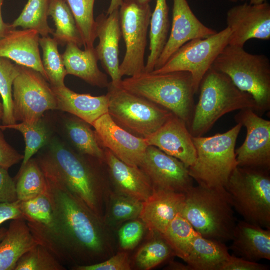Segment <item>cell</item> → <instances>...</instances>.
Segmentation results:
<instances>
[{
	"mask_svg": "<svg viewBox=\"0 0 270 270\" xmlns=\"http://www.w3.org/2000/svg\"><path fill=\"white\" fill-rule=\"evenodd\" d=\"M62 57L68 74L77 76L94 86H108V76L98 66L99 60L94 47L82 50L77 44L68 43Z\"/></svg>",
	"mask_w": 270,
	"mask_h": 270,
	"instance_id": "cell-25",
	"label": "cell"
},
{
	"mask_svg": "<svg viewBox=\"0 0 270 270\" xmlns=\"http://www.w3.org/2000/svg\"><path fill=\"white\" fill-rule=\"evenodd\" d=\"M130 262L126 252H120L108 260L96 264L78 266L72 268L74 270H130Z\"/></svg>",
	"mask_w": 270,
	"mask_h": 270,
	"instance_id": "cell-43",
	"label": "cell"
},
{
	"mask_svg": "<svg viewBox=\"0 0 270 270\" xmlns=\"http://www.w3.org/2000/svg\"><path fill=\"white\" fill-rule=\"evenodd\" d=\"M172 22L170 34L154 70L162 66L169 58L186 42L205 38L217 32L204 24L194 15L186 0H173Z\"/></svg>",
	"mask_w": 270,
	"mask_h": 270,
	"instance_id": "cell-17",
	"label": "cell"
},
{
	"mask_svg": "<svg viewBox=\"0 0 270 270\" xmlns=\"http://www.w3.org/2000/svg\"><path fill=\"white\" fill-rule=\"evenodd\" d=\"M143 202L117 192L112 194L105 222L116 224L139 218Z\"/></svg>",
	"mask_w": 270,
	"mask_h": 270,
	"instance_id": "cell-38",
	"label": "cell"
},
{
	"mask_svg": "<svg viewBox=\"0 0 270 270\" xmlns=\"http://www.w3.org/2000/svg\"><path fill=\"white\" fill-rule=\"evenodd\" d=\"M50 0H28L20 16L12 24L16 28L36 31L42 37L54 32L48 22Z\"/></svg>",
	"mask_w": 270,
	"mask_h": 270,
	"instance_id": "cell-33",
	"label": "cell"
},
{
	"mask_svg": "<svg viewBox=\"0 0 270 270\" xmlns=\"http://www.w3.org/2000/svg\"><path fill=\"white\" fill-rule=\"evenodd\" d=\"M102 146L126 164L140 166L148 145L144 138L135 136L117 124L108 112L92 126Z\"/></svg>",
	"mask_w": 270,
	"mask_h": 270,
	"instance_id": "cell-16",
	"label": "cell"
},
{
	"mask_svg": "<svg viewBox=\"0 0 270 270\" xmlns=\"http://www.w3.org/2000/svg\"><path fill=\"white\" fill-rule=\"evenodd\" d=\"M20 200L13 202L0 203V226L4 222L18 219L25 220V216L20 209Z\"/></svg>",
	"mask_w": 270,
	"mask_h": 270,
	"instance_id": "cell-47",
	"label": "cell"
},
{
	"mask_svg": "<svg viewBox=\"0 0 270 270\" xmlns=\"http://www.w3.org/2000/svg\"><path fill=\"white\" fill-rule=\"evenodd\" d=\"M132 220L124 224L118 232L121 248L126 250L136 247L141 240L146 226L140 220Z\"/></svg>",
	"mask_w": 270,
	"mask_h": 270,
	"instance_id": "cell-42",
	"label": "cell"
},
{
	"mask_svg": "<svg viewBox=\"0 0 270 270\" xmlns=\"http://www.w3.org/2000/svg\"><path fill=\"white\" fill-rule=\"evenodd\" d=\"M251 4H260L266 2V0H248Z\"/></svg>",
	"mask_w": 270,
	"mask_h": 270,
	"instance_id": "cell-52",
	"label": "cell"
},
{
	"mask_svg": "<svg viewBox=\"0 0 270 270\" xmlns=\"http://www.w3.org/2000/svg\"><path fill=\"white\" fill-rule=\"evenodd\" d=\"M75 19L84 49L94 48L97 38L94 18L96 0H65Z\"/></svg>",
	"mask_w": 270,
	"mask_h": 270,
	"instance_id": "cell-34",
	"label": "cell"
},
{
	"mask_svg": "<svg viewBox=\"0 0 270 270\" xmlns=\"http://www.w3.org/2000/svg\"><path fill=\"white\" fill-rule=\"evenodd\" d=\"M14 180L19 200H28L46 192V178L36 158H31L20 170Z\"/></svg>",
	"mask_w": 270,
	"mask_h": 270,
	"instance_id": "cell-32",
	"label": "cell"
},
{
	"mask_svg": "<svg viewBox=\"0 0 270 270\" xmlns=\"http://www.w3.org/2000/svg\"><path fill=\"white\" fill-rule=\"evenodd\" d=\"M148 146L156 147L188 168L194 164L196 149L186 123L173 114L155 132L144 138Z\"/></svg>",
	"mask_w": 270,
	"mask_h": 270,
	"instance_id": "cell-18",
	"label": "cell"
},
{
	"mask_svg": "<svg viewBox=\"0 0 270 270\" xmlns=\"http://www.w3.org/2000/svg\"><path fill=\"white\" fill-rule=\"evenodd\" d=\"M56 96L58 110L68 112L90 126L108 112V94L98 96L78 94L66 86L52 87Z\"/></svg>",
	"mask_w": 270,
	"mask_h": 270,
	"instance_id": "cell-23",
	"label": "cell"
},
{
	"mask_svg": "<svg viewBox=\"0 0 270 270\" xmlns=\"http://www.w3.org/2000/svg\"><path fill=\"white\" fill-rule=\"evenodd\" d=\"M230 36L231 30L226 27L208 38L192 40L176 50L162 66L152 72H188L191 74L196 94L204 76L228 44Z\"/></svg>",
	"mask_w": 270,
	"mask_h": 270,
	"instance_id": "cell-10",
	"label": "cell"
},
{
	"mask_svg": "<svg viewBox=\"0 0 270 270\" xmlns=\"http://www.w3.org/2000/svg\"><path fill=\"white\" fill-rule=\"evenodd\" d=\"M229 1L232 2H237L238 0H228Z\"/></svg>",
	"mask_w": 270,
	"mask_h": 270,
	"instance_id": "cell-54",
	"label": "cell"
},
{
	"mask_svg": "<svg viewBox=\"0 0 270 270\" xmlns=\"http://www.w3.org/2000/svg\"><path fill=\"white\" fill-rule=\"evenodd\" d=\"M20 72V66L10 60L0 57V95L2 100L4 114L2 125L16 124L13 114L12 86Z\"/></svg>",
	"mask_w": 270,
	"mask_h": 270,
	"instance_id": "cell-37",
	"label": "cell"
},
{
	"mask_svg": "<svg viewBox=\"0 0 270 270\" xmlns=\"http://www.w3.org/2000/svg\"><path fill=\"white\" fill-rule=\"evenodd\" d=\"M199 235L192 224L179 213L170 222L162 236L174 255L185 262L196 238Z\"/></svg>",
	"mask_w": 270,
	"mask_h": 270,
	"instance_id": "cell-31",
	"label": "cell"
},
{
	"mask_svg": "<svg viewBox=\"0 0 270 270\" xmlns=\"http://www.w3.org/2000/svg\"><path fill=\"white\" fill-rule=\"evenodd\" d=\"M185 196L180 214L200 236L224 243L232 240L237 222L224 187L198 184Z\"/></svg>",
	"mask_w": 270,
	"mask_h": 270,
	"instance_id": "cell-3",
	"label": "cell"
},
{
	"mask_svg": "<svg viewBox=\"0 0 270 270\" xmlns=\"http://www.w3.org/2000/svg\"><path fill=\"white\" fill-rule=\"evenodd\" d=\"M108 114L120 126L143 138L158 130L174 114L168 110L110 82Z\"/></svg>",
	"mask_w": 270,
	"mask_h": 270,
	"instance_id": "cell-9",
	"label": "cell"
},
{
	"mask_svg": "<svg viewBox=\"0 0 270 270\" xmlns=\"http://www.w3.org/2000/svg\"><path fill=\"white\" fill-rule=\"evenodd\" d=\"M104 151L105 162L116 192L146 201L152 194L154 188L145 173L139 166L124 162L108 150Z\"/></svg>",
	"mask_w": 270,
	"mask_h": 270,
	"instance_id": "cell-22",
	"label": "cell"
},
{
	"mask_svg": "<svg viewBox=\"0 0 270 270\" xmlns=\"http://www.w3.org/2000/svg\"><path fill=\"white\" fill-rule=\"evenodd\" d=\"M66 268L45 246L38 244L18 260L14 270H66Z\"/></svg>",
	"mask_w": 270,
	"mask_h": 270,
	"instance_id": "cell-40",
	"label": "cell"
},
{
	"mask_svg": "<svg viewBox=\"0 0 270 270\" xmlns=\"http://www.w3.org/2000/svg\"><path fill=\"white\" fill-rule=\"evenodd\" d=\"M140 168L154 189L186 194L194 186L184 164L154 146H148Z\"/></svg>",
	"mask_w": 270,
	"mask_h": 270,
	"instance_id": "cell-14",
	"label": "cell"
},
{
	"mask_svg": "<svg viewBox=\"0 0 270 270\" xmlns=\"http://www.w3.org/2000/svg\"><path fill=\"white\" fill-rule=\"evenodd\" d=\"M242 127L238 123L224 134L209 137L192 136L196 158L188 171L198 185L224 187L238 166L236 145Z\"/></svg>",
	"mask_w": 270,
	"mask_h": 270,
	"instance_id": "cell-7",
	"label": "cell"
},
{
	"mask_svg": "<svg viewBox=\"0 0 270 270\" xmlns=\"http://www.w3.org/2000/svg\"><path fill=\"white\" fill-rule=\"evenodd\" d=\"M124 2L134 3L140 5L149 4L152 0H123Z\"/></svg>",
	"mask_w": 270,
	"mask_h": 270,
	"instance_id": "cell-50",
	"label": "cell"
},
{
	"mask_svg": "<svg viewBox=\"0 0 270 270\" xmlns=\"http://www.w3.org/2000/svg\"><path fill=\"white\" fill-rule=\"evenodd\" d=\"M230 256L224 242L199 235L185 262L190 270H222Z\"/></svg>",
	"mask_w": 270,
	"mask_h": 270,
	"instance_id": "cell-27",
	"label": "cell"
},
{
	"mask_svg": "<svg viewBox=\"0 0 270 270\" xmlns=\"http://www.w3.org/2000/svg\"><path fill=\"white\" fill-rule=\"evenodd\" d=\"M8 170L0 166V203L18 200L15 180L9 174Z\"/></svg>",
	"mask_w": 270,
	"mask_h": 270,
	"instance_id": "cell-44",
	"label": "cell"
},
{
	"mask_svg": "<svg viewBox=\"0 0 270 270\" xmlns=\"http://www.w3.org/2000/svg\"><path fill=\"white\" fill-rule=\"evenodd\" d=\"M40 36L32 30H12L0 40V57L36 70L48 81L40 54Z\"/></svg>",
	"mask_w": 270,
	"mask_h": 270,
	"instance_id": "cell-21",
	"label": "cell"
},
{
	"mask_svg": "<svg viewBox=\"0 0 270 270\" xmlns=\"http://www.w3.org/2000/svg\"><path fill=\"white\" fill-rule=\"evenodd\" d=\"M38 244L26 220H12L0 242V270H14L20 258Z\"/></svg>",
	"mask_w": 270,
	"mask_h": 270,
	"instance_id": "cell-26",
	"label": "cell"
},
{
	"mask_svg": "<svg viewBox=\"0 0 270 270\" xmlns=\"http://www.w3.org/2000/svg\"><path fill=\"white\" fill-rule=\"evenodd\" d=\"M7 230L8 229L4 228H0V242L2 240L4 237L6 233Z\"/></svg>",
	"mask_w": 270,
	"mask_h": 270,
	"instance_id": "cell-51",
	"label": "cell"
},
{
	"mask_svg": "<svg viewBox=\"0 0 270 270\" xmlns=\"http://www.w3.org/2000/svg\"><path fill=\"white\" fill-rule=\"evenodd\" d=\"M169 8L166 0H156L150 24V54L145 72L154 70L156 62L166 44L170 28Z\"/></svg>",
	"mask_w": 270,
	"mask_h": 270,
	"instance_id": "cell-28",
	"label": "cell"
},
{
	"mask_svg": "<svg viewBox=\"0 0 270 270\" xmlns=\"http://www.w3.org/2000/svg\"><path fill=\"white\" fill-rule=\"evenodd\" d=\"M96 22L99 42L95 48L98 60L111 78V84L120 86L122 77L120 72V42L122 35L119 10L110 14H100Z\"/></svg>",
	"mask_w": 270,
	"mask_h": 270,
	"instance_id": "cell-19",
	"label": "cell"
},
{
	"mask_svg": "<svg viewBox=\"0 0 270 270\" xmlns=\"http://www.w3.org/2000/svg\"><path fill=\"white\" fill-rule=\"evenodd\" d=\"M152 12L149 4L123 2L119 9L122 35L126 53L120 65L122 76H136L145 72V52Z\"/></svg>",
	"mask_w": 270,
	"mask_h": 270,
	"instance_id": "cell-12",
	"label": "cell"
},
{
	"mask_svg": "<svg viewBox=\"0 0 270 270\" xmlns=\"http://www.w3.org/2000/svg\"><path fill=\"white\" fill-rule=\"evenodd\" d=\"M270 172L237 166L224 188L234 209L244 220L270 229Z\"/></svg>",
	"mask_w": 270,
	"mask_h": 270,
	"instance_id": "cell-8",
	"label": "cell"
},
{
	"mask_svg": "<svg viewBox=\"0 0 270 270\" xmlns=\"http://www.w3.org/2000/svg\"><path fill=\"white\" fill-rule=\"evenodd\" d=\"M3 131L0 128V166L9 169L22 160L24 155L8 144L4 138Z\"/></svg>",
	"mask_w": 270,
	"mask_h": 270,
	"instance_id": "cell-45",
	"label": "cell"
},
{
	"mask_svg": "<svg viewBox=\"0 0 270 270\" xmlns=\"http://www.w3.org/2000/svg\"><path fill=\"white\" fill-rule=\"evenodd\" d=\"M231 248L240 258L258 262L270 260V229L244 220L237 222Z\"/></svg>",
	"mask_w": 270,
	"mask_h": 270,
	"instance_id": "cell-24",
	"label": "cell"
},
{
	"mask_svg": "<svg viewBox=\"0 0 270 270\" xmlns=\"http://www.w3.org/2000/svg\"><path fill=\"white\" fill-rule=\"evenodd\" d=\"M39 42L43 52V66L50 86H64V79L68 74L62 55L58 52V44L55 40L49 36L40 38Z\"/></svg>",
	"mask_w": 270,
	"mask_h": 270,
	"instance_id": "cell-36",
	"label": "cell"
},
{
	"mask_svg": "<svg viewBox=\"0 0 270 270\" xmlns=\"http://www.w3.org/2000/svg\"><path fill=\"white\" fill-rule=\"evenodd\" d=\"M123 2V0H111L106 14H110L116 10H119Z\"/></svg>",
	"mask_w": 270,
	"mask_h": 270,
	"instance_id": "cell-49",
	"label": "cell"
},
{
	"mask_svg": "<svg viewBox=\"0 0 270 270\" xmlns=\"http://www.w3.org/2000/svg\"><path fill=\"white\" fill-rule=\"evenodd\" d=\"M214 70L228 76L240 90L250 94L262 115L270 109V60L264 54L248 52L228 44L214 62Z\"/></svg>",
	"mask_w": 270,
	"mask_h": 270,
	"instance_id": "cell-6",
	"label": "cell"
},
{
	"mask_svg": "<svg viewBox=\"0 0 270 270\" xmlns=\"http://www.w3.org/2000/svg\"><path fill=\"white\" fill-rule=\"evenodd\" d=\"M157 236L142 246L135 258L136 266L143 270H151L174 255L168 242L162 235Z\"/></svg>",
	"mask_w": 270,
	"mask_h": 270,
	"instance_id": "cell-39",
	"label": "cell"
},
{
	"mask_svg": "<svg viewBox=\"0 0 270 270\" xmlns=\"http://www.w3.org/2000/svg\"><path fill=\"white\" fill-rule=\"evenodd\" d=\"M20 209L26 222L44 226H49L52 222V206L46 194L28 200L21 201Z\"/></svg>",
	"mask_w": 270,
	"mask_h": 270,
	"instance_id": "cell-41",
	"label": "cell"
},
{
	"mask_svg": "<svg viewBox=\"0 0 270 270\" xmlns=\"http://www.w3.org/2000/svg\"><path fill=\"white\" fill-rule=\"evenodd\" d=\"M199 91L198 102L188 128L192 136H203L220 118L229 112L244 109L256 112L257 106L253 98L239 90L226 74L212 67L204 76Z\"/></svg>",
	"mask_w": 270,
	"mask_h": 270,
	"instance_id": "cell-4",
	"label": "cell"
},
{
	"mask_svg": "<svg viewBox=\"0 0 270 270\" xmlns=\"http://www.w3.org/2000/svg\"><path fill=\"white\" fill-rule=\"evenodd\" d=\"M0 128L3 130H15L24 136L26 148L20 170L23 168L32 156L49 142L48 131L42 120L34 124L16 122L8 126L2 124L0 125Z\"/></svg>",
	"mask_w": 270,
	"mask_h": 270,
	"instance_id": "cell-35",
	"label": "cell"
},
{
	"mask_svg": "<svg viewBox=\"0 0 270 270\" xmlns=\"http://www.w3.org/2000/svg\"><path fill=\"white\" fill-rule=\"evenodd\" d=\"M46 180L52 220L49 226L27 222L33 236L64 266L100 262L108 242L102 218L64 186Z\"/></svg>",
	"mask_w": 270,
	"mask_h": 270,
	"instance_id": "cell-1",
	"label": "cell"
},
{
	"mask_svg": "<svg viewBox=\"0 0 270 270\" xmlns=\"http://www.w3.org/2000/svg\"><path fill=\"white\" fill-rule=\"evenodd\" d=\"M4 0H0V40L7 36L11 31L16 28L12 24L6 23L2 16V6Z\"/></svg>",
	"mask_w": 270,
	"mask_h": 270,
	"instance_id": "cell-48",
	"label": "cell"
},
{
	"mask_svg": "<svg viewBox=\"0 0 270 270\" xmlns=\"http://www.w3.org/2000/svg\"><path fill=\"white\" fill-rule=\"evenodd\" d=\"M4 114V108L2 103L0 102V122L2 120Z\"/></svg>",
	"mask_w": 270,
	"mask_h": 270,
	"instance_id": "cell-53",
	"label": "cell"
},
{
	"mask_svg": "<svg viewBox=\"0 0 270 270\" xmlns=\"http://www.w3.org/2000/svg\"><path fill=\"white\" fill-rule=\"evenodd\" d=\"M235 120L246 129L245 141L236 149L238 166L270 170V121L251 109L240 110Z\"/></svg>",
	"mask_w": 270,
	"mask_h": 270,
	"instance_id": "cell-13",
	"label": "cell"
},
{
	"mask_svg": "<svg viewBox=\"0 0 270 270\" xmlns=\"http://www.w3.org/2000/svg\"><path fill=\"white\" fill-rule=\"evenodd\" d=\"M19 66L20 72L12 86L14 117L16 122L36 124L45 112L58 110L56 96L40 72Z\"/></svg>",
	"mask_w": 270,
	"mask_h": 270,
	"instance_id": "cell-11",
	"label": "cell"
},
{
	"mask_svg": "<svg viewBox=\"0 0 270 270\" xmlns=\"http://www.w3.org/2000/svg\"><path fill=\"white\" fill-rule=\"evenodd\" d=\"M120 86L168 110L188 128L196 105V93L189 72H144L122 80Z\"/></svg>",
	"mask_w": 270,
	"mask_h": 270,
	"instance_id": "cell-5",
	"label": "cell"
},
{
	"mask_svg": "<svg viewBox=\"0 0 270 270\" xmlns=\"http://www.w3.org/2000/svg\"><path fill=\"white\" fill-rule=\"evenodd\" d=\"M226 24L231 30L229 45L244 48L250 40L270 39V6L245 3L229 10Z\"/></svg>",
	"mask_w": 270,
	"mask_h": 270,
	"instance_id": "cell-15",
	"label": "cell"
},
{
	"mask_svg": "<svg viewBox=\"0 0 270 270\" xmlns=\"http://www.w3.org/2000/svg\"><path fill=\"white\" fill-rule=\"evenodd\" d=\"M84 156L53 140L36 159L46 178L64 186L102 218L103 184L94 158Z\"/></svg>",
	"mask_w": 270,
	"mask_h": 270,
	"instance_id": "cell-2",
	"label": "cell"
},
{
	"mask_svg": "<svg viewBox=\"0 0 270 270\" xmlns=\"http://www.w3.org/2000/svg\"><path fill=\"white\" fill-rule=\"evenodd\" d=\"M185 194L154 189L143 202L139 218L154 234L162 235L170 222L180 213Z\"/></svg>",
	"mask_w": 270,
	"mask_h": 270,
	"instance_id": "cell-20",
	"label": "cell"
},
{
	"mask_svg": "<svg viewBox=\"0 0 270 270\" xmlns=\"http://www.w3.org/2000/svg\"><path fill=\"white\" fill-rule=\"evenodd\" d=\"M48 16L54 22L56 30L53 38L58 44L64 46L74 43L80 48L84 46L75 19L65 0H50Z\"/></svg>",
	"mask_w": 270,
	"mask_h": 270,
	"instance_id": "cell-29",
	"label": "cell"
},
{
	"mask_svg": "<svg viewBox=\"0 0 270 270\" xmlns=\"http://www.w3.org/2000/svg\"><path fill=\"white\" fill-rule=\"evenodd\" d=\"M90 125L76 117L68 120L65 128L68 137L80 154L105 162V151Z\"/></svg>",
	"mask_w": 270,
	"mask_h": 270,
	"instance_id": "cell-30",
	"label": "cell"
},
{
	"mask_svg": "<svg viewBox=\"0 0 270 270\" xmlns=\"http://www.w3.org/2000/svg\"><path fill=\"white\" fill-rule=\"evenodd\" d=\"M268 266L232 256L222 266V270H267Z\"/></svg>",
	"mask_w": 270,
	"mask_h": 270,
	"instance_id": "cell-46",
	"label": "cell"
}]
</instances>
